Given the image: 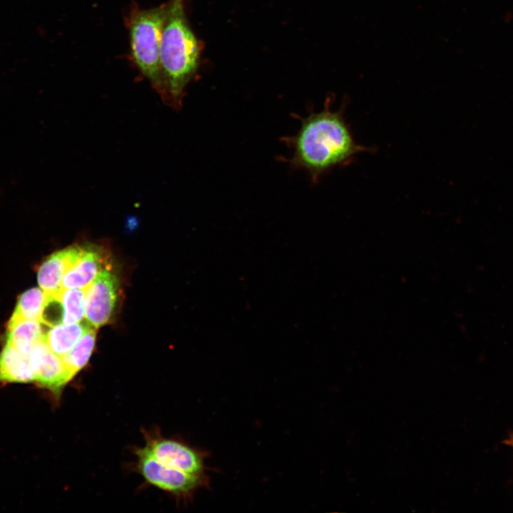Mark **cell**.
Masks as SVG:
<instances>
[{
  "label": "cell",
  "instance_id": "obj_1",
  "mask_svg": "<svg viewBox=\"0 0 513 513\" xmlns=\"http://www.w3.org/2000/svg\"><path fill=\"white\" fill-rule=\"evenodd\" d=\"M330 103L303 118L296 135L284 138L292 150L286 162L294 169L306 171L314 182L333 168L347 165L358 153L370 150L354 140L344 108L333 111Z\"/></svg>",
  "mask_w": 513,
  "mask_h": 513
},
{
  "label": "cell",
  "instance_id": "obj_2",
  "mask_svg": "<svg viewBox=\"0 0 513 513\" xmlns=\"http://www.w3.org/2000/svg\"><path fill=\"white\" fill-rule=\"evenodd\" d=\"M185 0H169L160 48L164 85L162 100L172 108H182L185 88L196 76L202 45L190 26Z\"/></svg>",
  "mask_w": 513,
  "mask_h": 513
},
{
  "label": "cell",
  "instance_id": "obj_3",
  "mask_svg": "<svg viewBox=\"0 0 513 513\" xmlns=\"http://www.w3.org/2000/svg\"><path fill=\"white\" fill-rule=\"evenodd\" d=\"M167 1L150 9L133 1L125 16L130 54L133 63L162 98L164 85L160 63V48Z\"/></svg>",
  "mask_w": 513,
  "mask_h": 513
},
{
  "label": "cell",
  "instance_id": "obj_4",
  "mask_svg": "<svg viewBox=\"0 0 513 513\" xmlns=\"http://www.w3.org/2000/svg\"><path fill=\"white\" fill-rule=\"evenodd\" d=\"M135 455L138 470L144 480L173 495L189 498L197 489L208 484L207 475H193L165 466L156 460L145 447L137 449Z\"/></svg>",
  "mask_w": 513,
  "mask_h": 513
},
{
  "label": "cell",
  "instance_id": "obj_5",
  "mask_svg": "<svg viewBox=\"0 0 513 513\" xmlns=\"http://www.w3.org/2000/svg\"><path fill=\"white\" fill-rule=\"evenodd\" d=\"M119 295V280L110 264L86 289V321L95 328L108 323L113 318Z\"/></svg>",
  "mask_w": 513,
  "mask_h": 513
},
{
  "label": "cell",
  "instance_id": "obj_6",
  "mask_svg": "<svg viewBox=\"0 0 513 513\" xmlns=\"http://www.w3.org/2000/svg\"><path fill=\"white\" fill-rule=\"evenodd\" d=\"M145 447L161 464L184 472L204 476L206 453L182 442L147 435Z\"/></svg>",
  "mask_w": 513,
  "mask_h": 513
},
{
  "label": "cell",
  "instance_id": "obj_7",
  "mask_svg": "<svg viewBox=\"0 0 513 513\" xmlns=\"http://www.w3.org/2000/svg\"><path fill=\"white\" fill-rule=\"evenodd\" d=\"M28 358L34 373V382L61 395L65 385L73 378L61 357L54 353L43 338L32 348Z\"/></svg>",
  "mask_w": 513,
  "mask_h": 513
},
{
  "label": "cell",
  "instance_id": "obj_8",
  "mask_svg": "<svg viewBox=\"0 0 513 513\" xmlns=\"http://www.w3.org/2000/svg\"><path fill=\"white\" fill-rule=\"evenodd\" d=\"M110 264L109 256L103 247L93 244L83 245L81 257L62 279V289H86Z\"/></svg>",
  "mask_w": 513,
  "mask_h": 513
},
{
  "label": "cell",
  "instance_id": "obj_9",
  "mask_svg": "<svg viewBox=\"0 0 513 513\" xmlns=\"http://www.w3.org/2000/svg\"><path fill=\"white\" fill-rule=\"evenodd\" d=\"M83 246L73 245L53 253L41 264L38 282L48 294H55L62 289V279L66 272L79 259Z\"/></svg>",
  "mask_w": 513,
  "mask_h": 513
},
{
  "label": "cell",
  "instance_id": "obj_10",
  "mask_svg": "<svg viewBox=\"0 0 513 513\" xmlns=\"http://www.w3.org/2000/svg\"><path fill=\"white\" fill-rule=\"evenodd\" d=\"M34 382L28 355L6 342L0 353V383Z\"/></svg>",
  "mask_w": 513,
  "mask_h": 513
},
{
  "label": "cell",
  "instance_id": "obj_11",
  "mask_svg": "<svg viewBox=\"0 0 513 513\" xmlns=\"http://www.w3.org/2000/svg\"><path fill=\"white\" fill-rule=\"evenodd\" d=\"M41 323L38 321L13 314L8 323L6 342L28 355L33 346L43 338L44 331Z\"/></svg>",
  "mask_w": 513,
  "mask_h": 513
},
{
  "label": "cell",
  "instance_id": "obj_12",
  "mask_svg": "<svg viewBox=\"0 0 513 513\" xmlns=\"http://www.w3.org/2000/svg\"><path fill=\"white\" fill-rule=\"evenodd\" d=\"M93 326L86 320L73 324L51 326L44 332L43 340L56 355L62 356L68 352L82 336Z\"/></svg>",
  "mask_w": 513,
  "mask_h": 513
},
{
  "label": "cell",
  "instance_id": "obj_13",
  "mask_svg": "<svg viewBox=\"0 0 513 513\" xmlns=\"http://www.w3.org/2000/svg\"><path fill=\"white\" fill-rule=\"evenodd\" d=\"M96 329L93 327L84 333L74 346L61 357L74 377L87 364L94 348Z\"/></svg>",
  "mask_w": 513,
  "mask_h": 513
},
{
  "label": "cell",
  "instance_id": "obj_14",
  "mask_svg": "<svg viewBox=\"0 0 513 513\" xmlns=\"http://www.w3.org/2000/svg\"><path fill=\"white\" fill-rule=\"evenodd\" d=\"M86 289H62L57 293L63 309L62 324H73L83 320Z\"/></svg>",
  "mask_w": 513,
  "mask_h": 513
},
{
  "label": "cell",
  "instance_id": "obj_15",
  "mask_svg": "<svg viewBox=\"0 0 513 513\" xmlns=\"http://www.w3.org/2000/svg\"><path fill=\"white\" fill-rule=\"evenodd\" d=\"M46 296L41 288H33L25 291L19 296L13 314L41 322Z\"/></svg>",
  "mask_w": 513,
  "mask_h": 513
},
{
  "label": "cell",
  "instance_id": "obj_16",
  "mask_svg": "<svg viewBox=\"0 0 513 513\" xmlns=\"http://www.w3.org/2000/svg\"><path fill=\"white\" fill-rule=\"evenodd\" d=\"M507 445L511 446L513 448V435L504 442Z\"/></svg>",
  "mask_w": 513,
  "mask_h": 513
}]
</instances>
